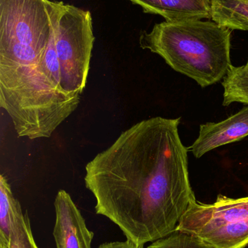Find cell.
Here are the masks:
<instances>
[{
	"instance_id": "obj_13",
	"label": "cell",
	"mask_w": 248,
	"mask_h": 248,
	"mask_svg": "<svg viewBox=\"0 0 248 248\" xmlns=\"http://www.w3.org/2000/svg\"><path fill=\"white\" fill-rule=\"evenodd\" d=\"M147 248H211L187 233L175 231L167 237L152 242Z\"/></svg>"
},
{
	"instance_id": "obj_14",
	"label": "cell",
	"mask_w": 248,
	"mask_h": 248,
	"mask_svg": "<svg viewBox=\"0 0 248 248\" xmlns=\"http://www.w3.org/2000/svg\"><path fill=\"white\" fill-rule=\"evenodd\" d=\"M226 77L231 78H248V61L246 65L239 67L232 66Z\"/></svg>"
},
{
	"instance_id": "obj_7",
	"label": "cell",
	"mask_w": 248,
	"mask_h": 248,
	"mask_svg": "<svg viewBox=\"0 0 248 248\" xmlns=\"http://www.w3.org/2000/svg\"><path fill=\"white\" fill-rule=\"evenodd\" d=\"M248 136V106L222 122L200 125L198 139L188 149L196 158H200L211 150Z\"/></svg>"
},
{
	"instance_id": "obj_6",
	"label": "cell",
	"mask_w": 248,
	"mask_h": 248,
	"mask_svg": "<svg viewBox=\"0 0 248 248\" xmlns=\"http://www.w3.org/2000/svg\"><path fill=\"white\" fill-rule=\"evenodd\" d=\"M54 205L56 218L53 236L56 248H92L94 234L87 229L69 194L63 189L58 191Z\"/></svg>"
},
{
	"instance_id": "obj_10",
	"label": "cell",
	"mask_w": 248,
	"mask_h": 248,
	"mask_svg": "<svg viewBox=\"0 0 248 248\" xmlns=\"http://www.w3.org/2000/svg\"><path fill=\"white\" fill-rule=\"evenodd\" d=\"M20 209L7 179L0 175V248H9L13 223Z\"/></svg>"
},
{
	"instance_id": "obj_15",
	"label": "cell",
	"mask_w": 248,
	"mask_h": 248,
	"mask_svg": "<svg viewBox=\"0 0 248 248\" xmlns=\"http://www.w3.org/2000/svg\"><path fill=\"white\" fill-rule=\"evenodd\" d=\"M99 248H144V246H138L135 243L127 240L125 242H115V243H104Z\"/></svg>"
},
{
	"instance_id": "obj_12",
	"label": "cell",
	"mask_w": 248,
	"mask_h": 248,
	"mask_svg": "<svg viewBox=\"0 0 248 248\" xmlns=\"http://www.w3.org/2000/svg\"><path fill=\"white\" fill-rule=\"evenodd\" d=\"M222 86L224 90L223 106L227 107L234 103L248 106V78L225 77L223 80Z\"/></svg>"
},
{
	"instance_id": "obj_2",
	"label": "cell",
	"mask_w": 248,
	"mask_h": 248,
	"mask_svg": "<svg viewBox=\"0 0 248 248\" xmlns=\"http://www.w3.org/2000/svg\"><path fill=\"white\" fill-rule=\"evenodd\" d=\"M231 31L214 20L165 21L143 33L140 45L204 88L224 79L232 68Z\"/></svg>"
},
{
	"instance_id": "obj_9",
	"label": "cell",
	"mask_w": 248,
	"mask_h": 248,
	"mask_svg": "<svg viewBox=\"0 0 248 248\" xmlns=\"http://www.w3.org/2000/svg\"><path fill=\"white\" fill-rule=\"evenodd\" d=\"M211 19L231 30L248 31V0H211Z\"/></svg>"
},
{
	"instance_id": "obj_11",
	"label": "cell",
	"mask_w": 248,
	"mask_h": 248,
	"mask_svg": "<svg viewBox=\"0 0 248 248\" xmlns=\"http://www.w3.org/2000/svg\"><path fill=\"white\" fill-rule=\"evenodd\" d=\"M9 248H38L32 235L30 220L27 213H17L13 223Z\"/></svg>"
},
{
	"instance_id": "obj_1",
	"label": "cell",
	"mask_w": 248,
	"mask_h": 248,
	"mask_svg": "<svg viewBox=\"0 0 248 248\" xmlns=\"http://www.w3.org/2000/svg\"><path fill=\"white\" fill-rule=\"evenodd\" d=\"M180 122L141 121L86 165L84 184L96 198V214L113 221L136 246L174 232L196 201Z\"/></svg>"
},
{
	"instance_id": "obj_4",
	"label": "cell",
	"mask_w": 248,
	"mask_h": 248,
	"mask_svg": "<svg viewBox=\"0 0 248 248\" xmlns=\"http://www.w3.org/2000/svg\"><path fill=\"white\" fill-rule=\"evenodd\" d=\"M176 231L187 233L211 248H245L248 246V197L218 195L212 204L195 201Z\"/></svg>"
},
{
	"instance_id": "obj_8",
	"label": "cell",
	"mask_w": 248,
	"mask_h": 248,
	"mask_svg": "<svg viewBox=\"0 0 248 248\" xmlns=\"http://www.w3.org/2000/svg\"><path fill=\"white\" fill-rule=\"evenodd\" d=\"M144 12L161 16L166 21L211 18V0H128Z\"/></svg>"
},
{
	"instance_id": "obj_3",
	"label": "cell",
	"mask_w": 248,
	"mask_h": 248,
	"mask_svg": "<svg viewBox=\"0 0 248 248\" xmlns=\"http://www.w3.org/2000/svg\"><path fill=\"white\" fill-rule=\"evenodd\" d=\"M61 84L67 93L81 95L85 89L94 45L93 20L88 10L51 1Z\"/></svg>"
},
{
	"instance_id": "obj_5",
	"label": "cell",
	"mask_w": 248,
	"mask_h": 248,
	"mask_svg": "<svg viewBox=\"0 0 248 248\" xmlns=\"http://www.w3.org/2000/svg\"><path fill=\"white\" fill-rule=\"evenodd\" d=\"M50 0H0V49L46 51L53 31Z\"/></svg>"
}]
</instances>
